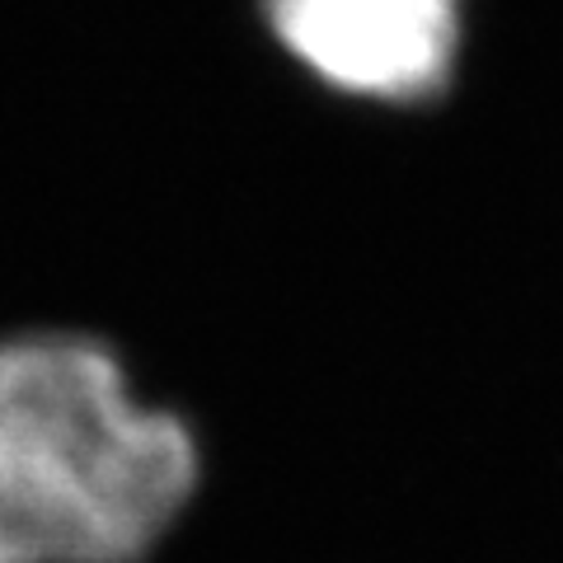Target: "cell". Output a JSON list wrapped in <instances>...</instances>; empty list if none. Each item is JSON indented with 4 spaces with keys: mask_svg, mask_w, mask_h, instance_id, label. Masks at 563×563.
<instances>
[{
    "mask_svg": "<svg viewBox=\"0 0 563 563\" xmlns=\"http://www.w3.org/2000/svg\"><path fill=\"white\" fill-rule=\"evenodd\" d=\"M192 474L188 428L141 409L103 343H0V563H132Z\"/></svg>",
    "mask_w": 563,
    "mask_h": 563,
    "instance_id": "1",
    "label": "cell"
},
{
    "mask_svg": "<svg viewBox=\"0 0 563 563\" xmlns=\"http://www.w3.org/2000/svg\"><path fill=\"white\" fill-rule=\"evenodd\" d=\"M461 0H268L301 62L357 95L418 99L451 70Z\"/></svg>",
    "mask_w": 563,
    "mask_h": 563,
    "instance_id": "2",
    "label": "cell"
}]
</instances>
